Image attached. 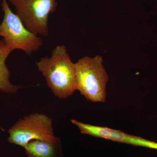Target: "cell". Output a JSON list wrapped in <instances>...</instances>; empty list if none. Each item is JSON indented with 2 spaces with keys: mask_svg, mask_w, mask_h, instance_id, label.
<instances>
[{
  "mask_svg": "<svg viewBox=\"0 0 157 157\" xmlns=\"http://www.w3.org/2000/svg\"><path fill=\"white\" fill-rule=\"evenodd\" d=\"M36 63L55 96L66 99L76 90L74 63L65 45H57L50 57L42 58Z\"/></svg>",
  "mask_w": 157,
  "mask_h": 157,
  "instance_id": "6da1fadb",
  "label": "cell"
},
{
  "mask_svg": "<svg viewBox=\"0 0 157 157\" xmlns=\"http://www.w3.org/2000/svg\"><path fill=\"white\" fill-rule=\"evenodd\" d=\"M103 57L85 56L74 63L76 90L93 102H105L109 76Z\"/></svg>",
  "mask_w": 157,
  "mask_h": 157,
  "instance_id": "7a4b0ae2",
  "label": "cell"
},
{
  "mask_svg": "<svg viewBox=\"0 0 157 157\" xmlns=\"http://www.w3.org/2000/svg\"><path fill=\"white\" fill-rule=\"evenodd\" d=\"M2 10L4 18L0 24V36L13 50L19 49L30 55L36 52L43 45L42 37L32 33L22 21L11 11L7 0H2Z\"/></svg>",
  "mask_w": 157,
  "mask_h": 157,
  "instance_id": "3957f363",
  "label": "cell"
},
{
  "mask_svg": "<svg viewBox=\"0 0 157 157\" xmlns=\"http://www.w3.org/2000/svg\"><path fill=\"white\" fill-rule=\"evenodd\" d=\"M8 133L9 143L23 148L32 140H51L56 137L52 120L42 113H32L20 119Z\"/></svg>",
  "mask_w": 157,
  "mask_h": 157,
  "instance_id": "277c9868",
  "label": "cell"
},
{
  "mask_svg": "<svg viewBox=\"0 0 157 157\" xmlns=\"http://www.w3.org/2000/svg\"><path fill=\"white\" fill-rule=\"evenodd\" d=\"M29 31L39 36L49 34L48 19L56 11L57 0H8Z\"/></svg>",
  "mask_w": 157,
  "mask_h": 157,
  "instance_id": "5b68a950",
  "label": "cell"
},
{
  "mask_svg": "<svg viewBox=\"0 0 157 157\" xmlns=\"http://www.w3.org/2000/svg\"><path fill=\"white\" fill-rule=\"evenodd\" d=\"M71 122L78 127L81 133L85 135L104 138L119 143L157 150V143L138 136L128 135L120 130L93 125L74 119L72 120Z\"/></svg>",
  "mask_w": 157,
  "mask_h": 157,
  "instance_id": "8992f818",
  "label": "cell"
},
{
  "mask_svg": "<svg viewBox=\"0 0 157 157\" xmlns=\"http://www.w3.org/2000/svg\"><path fill=\"white\" fill-rule=\"evenodd\" d=\"M24 148L27 157L63 156L61 142L57 137L51 140H32Z\"/></svg>",
  "mask_w": 157,
  "mask_h": 157,
  "instance_id": "52a82bcc",
  "label": "cell"
},
{
  "mask_svg": "<svg viewBox=\"0 0 157 157\" xmlns=\"http://www.w3.org/2000/svg\"><path fill=\"white\" fill-rule=\"evenodd\" d=\"M12 51L3 40H0V91L7 94H14L20 88V86L14 85L10 82L11 73L6 63Z\"/></svg>",
  "mask_w": 157,
  "mask_h": 157,
  "instance_id": "ba28073f",
  "label": "cell"
}]
</instances>
